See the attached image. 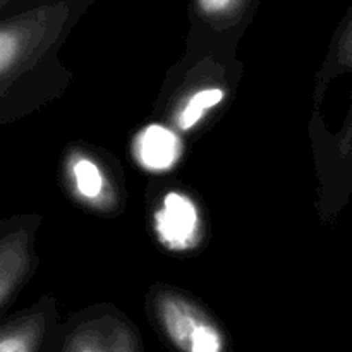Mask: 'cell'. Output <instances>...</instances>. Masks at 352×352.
I'll return each instance as SVG.
<instances>
[{"label": "cell", "mask_w": 352, "mask_h": 352, "mask_svg": "<svg viewBox=\"0 0 352 352\" xmlns=\"http://www.w3.org/2000/svg\"><path fill=\"white\" fill-rule=\"evenodd\" d=\"M223 98H226V93L220 88L198 89L181 107L177 117H175V124H177L179 129L191 131L192 127L201 122V119L210 110L220 105Z\"/></svg>", "instance_id": "11"}, {"label": "cell", "mask_w": 352, "mask_h": 352, "mask_svg": "<svg viewBox=\"0 0 352 352\" xmlns=\"http://www.w3.org/2000/svg\"><path fill=\"white\" fill-rule=\"evenodd\" d=\"M155 313L165 340L175 352H230L220 327L181 296L164 294Z\"/></svg>", "instance_id": "2"}, {"label": "cell", "mask_w": 352, "mask_h": 352, "mask_svg": "<svg viewBox=\"0 0 352 352\" xmlns=\"http://www.w3.org/2000/svg\"><path fill=\"white\" fill-rule=\"evenodd\" d=\"M333 64L339 71H349L352 74V6L347 10L346 17L340 23L337 30L336 38H333V50H332ZM342 157L347 162V167L352 168V105L349 116V126H347L346 136L342 143Z\"/></svg>", "instance_id": "10"}, {"label": "cell", "mask_w": 352, "mask_h": 352, "mask_svg": "<svg viewBox=\"0 0 352 352\" xmlns=\"http://www.w3.org/2000/svg\"><path fill=\"white\" fill-rule=\"evenodd\" d=\"M31 0H0V17H6L16 10L23 9Z\"/></svg>", "instance_id": "12"}, {"label": "cell", "mask_w": 352, "mask_h": 352, "mask_svg": "<svg viewBox=\"0 0 352 352\" xmlns=\"http://www.w3.org/2000/svg\"><path fill=\"white\" fill-rule=\"evenodd\" d=\"M38 226L40 220L33 215L0 220V315L31 277Z\"/></svg>", "instance_id": "3"}, {"label": "cell", "mask_w": 352, "mask_h": 352, "mask_svg": "<svg viewBox=\"0 0 352 352\" xmlns=\"http://www.w3.org/2000/svg\"><path fill=\"white\" fill-rule=\"evenodd\" d=\"M69 181H71L72 188L79 195V198L85 199L88 203H100L107 196V184L105 174H103L102 167L85 155H72L69 158L67 165Z\"/></svg>", "instance_id": "9"}, {"label": "cell", "mask_w": 352, "mask_h": 352, "mask_svg": "<svg viewBox=\"0 0 352 352\" xmlns=\"http://www.w3.org/2000/svg\"><path fill=\"white\" fill-rule=\"evenodd\" d=\"M155 227L162 244L168 250H188L199 232L198 208L182 192H167L155 215Z\"/></svg>", "instance_id": "7"}, {"label": "cell", "mask_w": 352, "mask_h": 352, "mask_svg": "<svg viewBox=\"0 0 352 352\" xmlns=\"http://www.w3.org/2000/svg\"><path fill=\"white\" fill-rule=\"evenodd\" d=\"M95 0H31L0 17V126L45 102L55 54Z\"/></svg>", "instance_id": "1"}, {"label": "cell", "mask_w": 352, "mask_h": 352, "mask_svg": "<svg viewBox=\"0 0 352 352\" xmlns=\"http://www.w3.org/2000/svg\"><path fill=\"white\" fill-rule=\"evenodd\" d=\"M45 352H141L136 333L116 318L89 320L52 337Z\"/></svg>", "instance_id": "4"}, {"label": "cell", "mask_w": 352, "mask_h": 352, "mask_svg": "<svg viewBox=\"0 0 352 352\" xmlns=\"http://www.w3.org/2000/svg\"><path fill=\"white\" fill-rule=\"evenodd\" d=\"M134 155L148 170H168L181 157V141L168 127L151 124L136 136Z\"/></svg>", "instance_id": "8"}, {"label": "cell", "mask_w": 352, "mask_h": 352, "mask_svg": "<svg viewBox=\"0 0 352 352\" xmlns=\"http://www.w3.org/2000/svg\"><path fill=\"white\" fill-rule=\"evenodd\" d=\"M260 0H191L192 33L201 38H234L253 19Z\"/></svg>", "instance_id": "5"}, {"label": "cell", "mask_w": 352, "mask_h": 352, "mask_svg": "<svg viewBox=\"0 0 352 352\" xmlns=\"http://www.w3.org/2000/svg\"><path fill=\"white\" fill-rule=\"evenodd\" d=\"M54 333V311L41 301L0 322V352H45Z\"/></svg>", "instance_id": "6"}]
</instances>
